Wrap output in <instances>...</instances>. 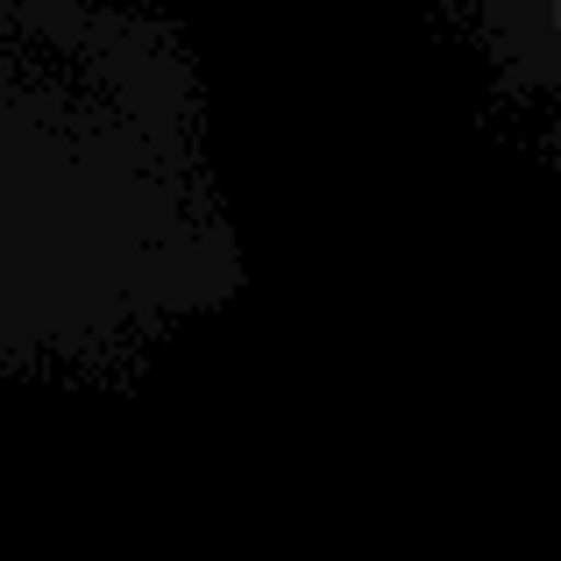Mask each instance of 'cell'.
<instances>
[{"label": "cell", "instance_id": "1", "mask_svg": "<svg viewBox=\"0 0 561 561\" xmlns=\"http://www.w3.org/2000/svg\"><path fill=\"white\" fill-rule=\"evenodd\" d=\"M234 271L185 28L136 0H0V348L214 299Z\"/></svg>", "mask_w": 561, "mask_h": 561}, {"label": "cell", "instance_id": "2", "mask_svg": "<svg viewBox=\"0 0 561 561\" xmlns=\"http://www.w3.org/2000/svg\"><path fill=\"white\" fill-rule=\"evenodd\" d=\"M462 14L512 93L561 100V0H462Z\"/></svg>", "mask_w": 561, "mask_h": 561}]
</instances>
